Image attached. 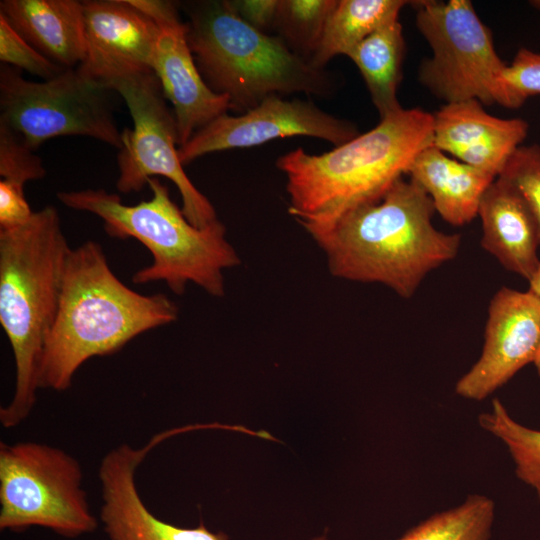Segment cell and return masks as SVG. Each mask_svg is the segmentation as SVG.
Returning a JSON list of instances; mask_svg holds the SVG:
<instances>
[{"label":"cell","instance_id":"6da1fadb","mask_svg":"<svg viewBox=\"0 0 540 540\" xmlns=\"http://www.w3.org/2000/svg\"><path fill=\"white\" fill-rule=\"evenodd\" d=\"M431 145L433 114L402 108L326 153L298 147L276 160L286 177L288 212L310 236L325 230L347 212L379 201Z\"/></svg>","mask_w":540,"mask_h":540},{"label":"cell","instance_id":"7a4b0ae2","mask_svg":"<svg viewBox=\"0 0 540 540\" xmlns=\"http://www.w3.org/2000/svg\"><path fill=\"white\" fill-rule=\"evenodd\" d=\"M178 315V306L165 294L143 295L122 283L102 246L86 241L67 258L57 314L44 346L40 388L67 390L88 359L113 354Z\"/></svg>","mask_w":540,"mask_h":540},{"label":"cell","instance_id":"3957f363","mask_svg":"<svg viewBox=\"0 0 540 540\" xmlns=\"http://www.w3.org/2000/svg\"><path fill=\"white\" fill-rule=\"evenodd\" d=\"M434 211L427 193L402 177L379 201L347 212L311 238L334 277L381 283L410 298L424 277L454 259L460 247L459 234L434 227Z\"/></svg>","mask_w":540,"mask_h":540},{"label":"cell","instance_id":"277c9868","mask_svg":"<svg viewBox=\"0 0 540 540\" xmlns=\"http://www.w3.org/2000/svg\"><path fill=\"white\" fill-rule=\"evenodd\" d=\"M71 249L51 205L20 227L0 230V323L16 367L13 397L0 409L5 428L22 423L36 403L44 346Z\"/></svg>","mask_w":540,"mask_h":540},{"label":"cell","instance_id":"5b68a950","mask_svg":"<svg viewBox=\"0 0 540 540\" xmlns=\"http://www.w3.org/2000/svg\"><path fill=\"white\" fill-rule=\"evenodd\" d=\"M152 197L135 205L104 189L63 191L58 200L74 210L92 213L104 222L113 238H134L152 254V263L132 276L135 284L164 281L177 295L192 282L214 297L225 293L224 270L240 264V258L226 239V228L216 220L204 228L193 226L171 199L168 187L159 179L148 184Z\"/></svg>","mask_w":540,"mask_h":540},{"label":"cell","instance_id":"8992f818","mask_svg":"<svg viewBox=\"0 0 540 540\" xmlns=\"http://www.w3.org/2000/svg\"><path fill=\"white\" fill-rule=\"evenodd\" d=\"M188 44L196 65L230 109L244 113L272 95L304 93L327 96L334 82L325 69L294 53L278 36L245 23L228 0L183 5Z\"/></svg>","mask_w":540,"mask_h":540},{"label":"cell","instance_id":"52a82bcc","mask_svg":"<svg viewBox=\"0 0 540 540\" xmlns=\"http://www.w3.org/2000/svg\"><path fill=\"white\" fill-rule=\"evenodd\" d=\"M48 528L78 537L97 528L79 462L36 442L0 443V529Z\"/></svg>","mask_w":540,"mask_h":540},{"label":"cell","instance_id":"ba28073f","mask_svg":"<svg viewBox=\"0 0 540 540\" xmlns=\"http://www.w3.org/2000/svg\"><path fill=\"white\" fill-rule=\"evenodd\" d=\"M112 92L78 67L43 81L25 79L21 70L0 67V124L35 151L59 136H86L120 149L109 102Z\"/></svg>","mask_w":540,"mask_h":540},{"label":"cell","instance_id":"9c48e42d","mask_svg":"<svg viewBox=\"0 0 540 540\" xmlns=\"http://www.w3.org/2000/svg\"><path fill=\"white\" fill-rule=\"evenodd\" d=\"M416 26L432 56L422 61L419 80L432 94L453 103L500 102L507 64L498 56L490 29L469 0L415 1Z\"/></svg>","mask_w":540,"mask_h":540},{"label":"cell","instance_id":"30bf717a","mask_svg":"<svg viewBox=\"0 0 540 540\" xmlns=\"http://www.w3.org/2000/svg\"><path fill=\"white\" fill-rule=\"evenodd\" d=\"M125 101L133 128L122 132V147L117 154L122 193L138 192L154 176L172 181L182 198V211L197 228L216 221V211L186 175L178 155L176 119L154 72L131 74L104 84Z\"/></svg>","mask_w":540,"mask_h":540},{"label":"cell","instance_id":"8fae6325","mask_svg":"<svg viewBox=\"0 0 540 540\" xmlns=\"http://www.w3.org/2000/svg\"><path fill=\"white\" fill-rule=\"evenodd\" d=\"M359 134L354 123L311 101L272 95L240 115L222 114L179 146L178 155L184 166L212 152L255 147L277 138L308 136L337 147Z\"/></svg>","mask_w":540,"mask_h":540},{"label":"cell","instance_id":"7c38bea8","mask_svg":"<svg viewBox=\"0 0 540 540\" xmlns=\"http://www.w3.org/2000/svg\"><path fill=\"white\" fill-rule=\"evenodd\" d=\"M539 349L540 297L529 290L500 288L488 308L481 356L457 381L455 393L468 400H484L534 363Z\"/></svg>","mask_w":540,"mask_h":540},{"label":"cell","instance_id":"4fadbf2b","mask_svg":"<svg viewBox=\"0 0 540 540\" xmlns=\"http://www.w3.org/2000/svg\"><path fill=\"white\" fill-rule=\"evenodd\" d=\"M159 27L153 72L173 107L179 146L194 133L230 110L227 96L214 92L203 79L188 44L187 25L176 5L163 0H130Z\"/></svg>","mask_w":540,"mask_h":540},{"label":"cell","instance_id":"5bb4252c","mask_svg":"<svg viewBox=\"0 0 540 540\" xmlns=\"http://www.w3.org/2000/svg\"><path fill=\"white\" fill-rule=\"evenodd\" d=\"M86 52L78 68L103 84L153 72L159 35L155 21L130 0L82 1Z\"/></svg>","mask_w":540,"mask_h":540},{"label":"cell","instance_id":"9a60e30c","mask_svg":"<svg viewBox=\"0 0 540 540\" xmlns=\"http://www.w3.org/2000/svg\"><path fill=\"white\" fill-rule=\"evenodd\" d=\"M162 436L144 448L122 444L110 450L99 467L102 490L100 519L110 540H229L201 525L182 528L154 516L137 491L135 472L147 452Z\"/></svg>","mask_w":540,"mask_h":540},{"label":"cell","instance_id":"2e32d148","mask_svg":"<svg viewBox=\"0 0 540 540\" xmlns=\"http://www.w3.org/2000/svg\"><path fill=\"white\" fill-rule=\"evenodd\" d=\"M528 130L525 120L493 116L477 100L446 103L433 114V146L495 178Z\"/></svg>","mask_w":540,"mask_h":540},{"label":"cell","instance_id":"e0dca14e","mask_svg":"<svg viewBox=\"0 0 540 540\" xmlns=\"http://www.w3.org/2000/svg\"><path fill=\"white\" fill-rule=\"evenodd\" d=\"M478 216L482 247L505 269L531 281L540 267V226L521 194L497 177L482 196Z\"/></svg>","mask_w":540,"mask_h":540},{"label":"cell","instance_id":"ac0fdd59","mask_svg":"<svg viewBox=\"0 0 540 540\" xmlns=\"http://www.w3.org/2000/svg\"><path fill=\"white\" fill-rule=\"evenodd\" d=\"M0 14L39 53L63 68L85 58L82 1L1 0Z\"/></svg>","mask_w":540,"mask_h":540},{"label":"cell","instance_id":"d6986e66","mask_svg":"<svg viewBox=\"0 0 540 540\" xmlns=\"http://www.w3.org/2000/svg\"><path fill=\"white\" fill-rule=\"evenodd\" d=\"M407 175L427 193L435 211L454 226L473 221L483 194L496 179L433 145L418 153Z\"/></svg>","mask_w":540,"mask_h":540},{"label":"cell","instance_id":"ffe728a7","mask_svg":"<svg viewBox=\"0 0 540 540\" xmlns=\"http://www.w3.org/2000/svg\"><path fill=\"white\" fill-rule=\"evenodd\" d=\"M404 54L405 41L398 19L373 32L347 56L360 71L380 119L403 108L397 91Z\"/></svg>","mask_w":540,"mask_h":540},{"label":"cell","instance_id":"44dd1931","mask_svg":"<svg viewBox=\"0 0 540 540\" xmlns=\"http://www.w3.org/2000/svg\"><path fill=\"white\" fill-rule=\"evenodd\" d=\"M407 3L404 0H337L310 63L325 69L333 57L348 56L373 32L398 20Z\"/></svg>","mask_w":540,"mask_h":540},{"label":"cell","instance_id":"7402d4cb","mask_svg":"<svg viewBox=\"0 0 540 540\" xmlns=\"http://www.w3.org/2000/svg\"><path fill=\"white\" fill-rule=\"evenodd\" d=\"M495 502L482 494L468 495L456 507L434 513L397 540H489Z\"/></svg>","mask_w":540,"mask_h":540},{"label":"cell","instance_id":"603a6c76","mask_svg":"<svg viewBox=\"0 0 540 540\" xmlns=\"http://www.w3.org/2000/svg\"><path fill=\"white\" fill-rule=\"evenodd\" d=\"M478 423L504 444L517 477L540 498V430L516 421L498 398L490 411L479 414Z\"/></svg>","mask_w":540,"mask_h":540},{"label":"cell","instance_id":"cb8c5ba5","mask_svg":"<svg viewBox=\"0 0 540 540\" xmlns=\"http://www.w3.org/2000/svg\"><path fill=\"white\" fill-rule=\"evenodd\" d=\"M337 0H279L274 30L297 55L310 61Z\"/></svg>","mask_w":540,"mask_h":540},{"label":"cell","instance_id":"d4e9b609","mask_svg":"<svg viewBox=\"0 0 540 540\" xmlns=\"http://www.w3.org/2000/svg\"><path fill=\"white\" fill-rule=\"evenodd\" d=\"M499 104L520 108L531 96L540 95V52L521 48L500 79Z\"/></svg>","mask_w":540,"mask_h":540},{"label":"cell","instance_id":"484cf974","mask_svg":"<svg viewBox=\"0 0 540 540\" xmlns=\"http://www.w3.org/2000/svg\"><path fill=\"white\" fill-rule=\"evenodd\" d=\"M0 60L43 80L52 79L65 69L50 61L29 44L0 14Z\"/></svg>","mask_w":540,"mask_h":540},{"label":"cell","instance_id":"4316f807","mask_svg":"<svg viewBox=\"0 0 540 540\" xmlns=\"http://www.w3.org/2000/svg\"><path fill=\"white\" fill-rule=\"evenodd\" d=\"M46 175L41 159L7 126L0 124L1 180L17 187Z\"/></svg>","mask_w":540,"mask_h":540},{"label":"cell","instance_id":"83f0119b","mask_svg":"<svg viewBox=\"0 0 540 540\" xmlns=\"http://www.w3.org/2000/svg\"><path fill=\"white\" fill-rule=\"evenodd\" d=\"M498 177L521 194L540 226V145L519 146Z\"/></svg>","mask_w":540,"mask_h":540},{"label":"cell","instance_id":"f1b7e54d","mask_svg":"<svg viewBox=\"0 0 540 540\" xmlns=\"http://www.w3.org/2000/svg\"><path fill=\"white\" fill-rule=\"evenodd\" d=\"M33 213L23 188L0 180V230H10L24 225Z\"/></svg>","mask_w":540,"mask_h":540},{"label":"cell","instance_id":"f546056e","mask_svg":"<svg viewBox=\"0 0 540 540\" xmlns=\"http://www.w3.org/2000/svg\"><path fill=\"white\" fill-rule=\"evenodd\" d=\"M228 3L251 27L267 34L274 30L279 0H228Z\"/></svg>","mask_w":540,"mask_h":540},{"label":"cell","instance_id":"4dcf8cb0","mask_svg":"<svg viewBox=\"0 0 540 540\" xmlns=\"http://www.w3.org/2000/svg\"><path fill=\"white\" fill-rule=\"evenodd\" d=\"M529 291L540 297V267L535 276L529 281Z\"/></svg>","mask_w":540,"mask_h":540},{"label":"cell","instance_id":"1f68e13d","mask_svg":"<svg viewBox=\"0 0 540 540\" xmlns=\"http://www.w3.org/2000/svg\"><path fill=\"white\" fill-rule=\"evenodd\" d=\"M534 365L536 367L538 375L540 376V349H539L538 354L536 356V359L534 361Z\"/></svg>","mask_w":540,"mask_h":540},{"label":"cell","instance_id":"d6a6232c","mask_svg":"<svg viewBox=\"0 0 540 540\" xmlns=\"http://www.w3.org/2000/svg\"><path fill=\"white\" fill-rule=\"evenodd\" d=\"M531 6L540 11V0H533L529 2Z\"/></svg>","mask_w":540,"mask_h":540},{"label":"cell","instance_id":"836d02e7","mask_svg":"<svg viewBox=\"0 0 540 540\" xmlns=\"http://www.w3.org/2000/svg\"><path fill=\"white\" fill-rule=\"evenodd\" d=\"M312 540H328V537L327 535L322 534V535L314 537Z\"/></svg>","mask_w":540,"mask_h":540}]
</instances>
